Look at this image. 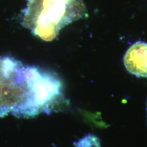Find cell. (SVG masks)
<instances>
[{
  "mask_svg": "<svg viewBox=\"0 0 147 147\" xmlns=\"http://www.w3.org/2000/svg\"><path fill=\"white\" fill-rule=\"evenodd\" d=\"M22 23L42 40L51 41L63 27L86 16L82 0H27Z\"/></svg>",
  "mask_w": 147,
  "mask_h": 147,
  "instance_id": "obj_2",
  "label": "cell"
},
{
  "mask_svg": "<svg viewBox=\"0 0 147 147\" xmlns=\"http://www.w3.org/2000/svg\"><path fill=\"white\" fill-rule=\"evenodd\" d=\"M124 63L126 70L137 77L147 78V43L137 42L127 50Z\"/></svg>",
  "mask_w": 147,
  "mask_h": 147,
  "instance_id": "obj_3",
  "label": "cell"
},
{
  "mask_svg": "<svg viewBox=\"0 0 147 147\" xmlns=\"http://www.w3.org/2000/svg\"><path fill=\"white\" fill-rule=\"evenodd\" d=\"M57 93L54 74L14 58H0V117L47 113Z\"/></svg>",
  "mask_w": 147,
  "mask_h": 147,
  "instance_id": "obj_1",
  "label": "cell"
}]
</instances>
